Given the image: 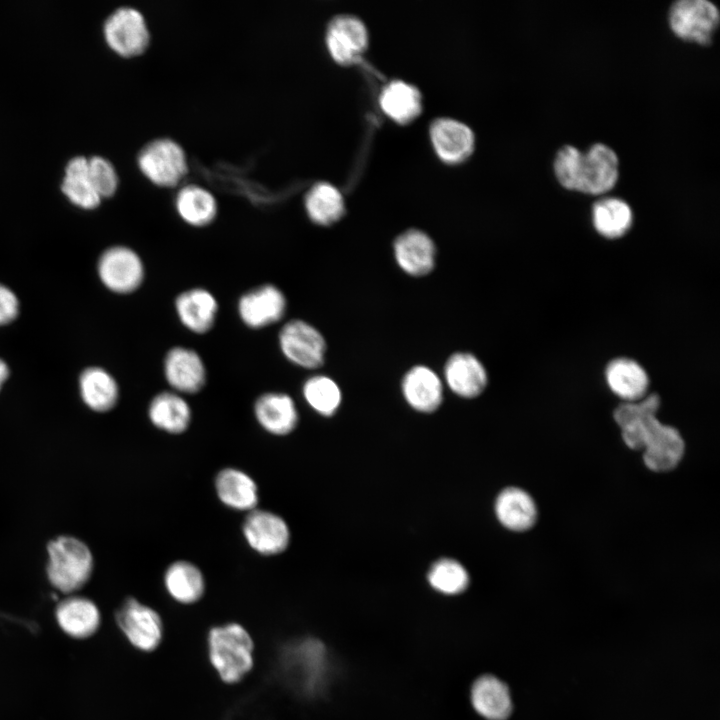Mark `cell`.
<instances>
[{"mask_svg":"<svg viewBox=\"0 0 720 720\" xmlns=\"http://www.w3.org/2000/svg\"><path fill=\"white\" fill-rule=\"evenodd\" d=\"M430 134L437 154L446 162L463 161L473 151V131L459 120L438 118L431 124Z\"/></svg>","mask_w":720,"mask_h":720,"instance_id":"cell-19","label":"cell"},{"mask_svg":"<svg viewBox=\"0 0 720 720\" xmlns=\"http://www.w3.org/2000/svg\"><path fill=\"white\" fill-rule=\"evenodd\" d=\"M163 375L171 390L181 395L200 392L207 382L201 355L187 346H173L163 358Z\"/></svg>","mask_w":720,"mask_h":720,"instance_id":"cell-12","label":"cell"},{"mask_svg":"<svg viewBox=\"0 0 720 720\" xmlns=\"http://www.w3.org/2000/svg\"><path fill=\"white\" fill-rule=\"evenodd\" d=\"M98 273L109 290L118 294H129L141 287L146 270L142 258L135 250L118 245L103 252L98 261Z\"/></svg>","mask_w":720,"mask_h":720,"instance_id":"cell-9","label":"cell"},{"mask_svg":"<svg viewBox=\"0 0 720 720\" xmlns=\"http://www.w3.org/2000/svg\"><path fill=\"white\" fill-rule=\"evenodd\" d=\"M143 174L159 186H175L187 172L186 156L175 141L162 138L147 144L138 156Z\"/></svg>","mask_w":720,"mask_h":720,"instance_id":"cell-10","label":"cell"},{"mask_svg":"<svg viewBox=\"0 0 720 720\" xmlns=\"http://www.w3.org/2000/svg\"><path fill=\"white\" fill-rule=\"evenodd\" d=\"M80 390L87 406L97 412L111 410L119 399L117 382L99 367L88 368L81 374Z\"/></svg>","mask_w":720,"mask_h":720,"instance_id":"cell-31","label":"cell"},{"mask_svg":"<svg viewBox=\"0 0 720 720\" xmlns=\"http://www.w3.org/2000/svg\"><path fill=\"white\" fill-rule=\"evenodd\" d=\"M116 621L137 649L144 652L155 650L163 638V622L156 610L135 598L126 599L116 613Z\"/></svg>","mask_w":720,"mask_h":720,"instance_id":"cell-11","label":"cell"},{"mask_svg":"<svg viewBox=\"0 0 720 720\" xmlns=\"http://www.w3.org/2000/svg\"><path fill=\"white\" fill-rule=\"evenodd\" d=\"M279 668L290 686L305 695L315 694L321 690L327 676L326 648L314 638L290 641L280 651Z\"/></svg>","mask_w":720,"mask_h":720,"instance_id":"cell-4","label":"cell"},{"mask_svg":"<svg viewBox=\"0 0 720 720\" xmlns=\"http://www.w3.org/2000/svg\"><path fill=\"white\" fill-rule=\"evenodd\" d=\"M659 407L660 397L655 393L632 404L624 415L623 436L629 447L643 452L648 469L668 472L681 462L685 443L676 428L658 419Z\"/></svg>","mask_w":720,"mask_h":720,"instance_id":"cell-1","label":"cell"},{"mask_svg":"<svg viewBox=\"0 0 720 720\" xmlns=\"http://www.w3.org/2000/svg\"><path fill=\"white\" fill-rule=\"evenodd\" d=\"M17 314V297L9 288L0 284V325L11 322Z\"/></svg>","mask_w":720,"mask_h":720,"instance_id":"cell-38","label":"cell"},{"mask_svg":"<svg viewBox=\"0 0 720 720\" xmlns=\"http://www.w3.org/2000/svg\"><path fill=\"white\" fill-rule=\"evenodd\" d=\"M667 21L677 38L708 46L718 30L720 12L718 7L708 0H678L670 5Z\"/></svg>","mask_w":720,"mask_h":720,"instance_id":"cell-6","label":"cell"},{"mask_svg":"<svg viewBox=\"0 0 720 720\" xmlns=\"http://www.w3.org/2000/svg\"><path fill=\"white\" fill-rule=\"evenodd\" d=\"M247 544L264 556L280 554L290 542V530L285 520L267 510L248 512L242 525Z\"/></svg>","mask_w":720,"mask_h":720,"instance_id":"cell-14","label":"cell"},{"mask_svg":"<svg viewBox=\"0 0 720 720\" xmlns=\"http://www.w3.org/2000/svg\"><path fill=\"white\" fill-rule=\"evenodd\" d=\"M605 379L610 390L623 402L639 401L648 395V374L633 359L620 357L610 361L605 369Z\"/></svg>","mask_w":720,"mask_h":720,"instance_id":"cell-22","label":"cell"},{"mask_svg":"<svg viewBox=\"0 0 720 720\" xmlns=\"http://www.w3.org/2000/svg\"><path fill=\"white\" fill-rule=\"evenodd\" d=\"M308 405L323 416H331L341 403V391L336 382L325 375L308 378L302 387Z\"/></svg>","mask_w":720,"mask_h":720,"instance_id":"cell-35","label":"cell"},{"mask_svg":"<svg viewBox=\"0 0 720 720\" xmlns=\"http://www.w3.org/2000/svg\"><path fill=\"white\" fill-rule=\"evenodd\" d=\"M104 35L108 45L126 57L142 53L150 38L143 15L131 7L118 8L107 18Z\"/></svg>","mask_w":720,"mask_h":720,"instance_id":"cell-13","label":"cell"},{"mask_svg":"<svg viewBox=\"0 0 720 720\" xmlns=\"http://www.w3.org/2000/svg\"><path fill=\"white\" fill-rule=\"evenodd\" d=\"M428 581L435 590L454 595L466 589L469 576L458 561L445 558L434 563L428 573Z\"/></svg>","mask_w":720,"mask_h":720,"instance_id":"cell-36","label":"cell"},{"mask_svg":"<svg viewBox=\"0 0 720 720\" xmlns=\"http://www.w3.org/2000/svg\"><path fill=\"white\" fill-rule=\"evenodd\" d=\"M592 224L598 234L607 239H618L628 233L633 224L630 205L617 197H605L592 206Z\"/></svg>","mask_w":720,"mask_h":720,"instance_id":"cell-29","label":"cell"},{"mask_svg":"<svg viewBox=\"0 0 720 720\" xmlns=\"http://www.w3.org/2000/svg\"><path fill=\"white\" fill-rule=\"evenodd\" d=\"M56 619L62 630L74 638H86L96 632L100 625V613L89 599L72 596L60 602Z\"/></svg>","mask_w":720,"mask_h":720,"instance_id":"cell-27","label":"cell"},{"mask_svg":"<svg viewBox=\"0 0 720 720\" xmlns=\"http://www.w3.org/2000/svg\"><path fill=\"white\" fill-rule=\"evenodd\" d=\"M47 573L50 583L62 593L83 587L91 576L93 557L79 539L61 536L48 545Z\"/></svg>","mask_w":720,"mask_h":720,"instance_id":"cell-5","label":"cell"},{"mask_svg":"<svg viewBox=\"0 0 720 720\" xmlns=\"http://www.w3.org/2000/svg\"><path fill=\"white\" fill-rule=\"evenodd\" d=\"M305 209L312 222L331 225L344 214L345 204L341 192L331 183L318 182L307 192Z\"/></svg>","mask_w":720,"mask_h":720,"instance_id":"cell-32","label":"cell"},{"mask_svg":"<svg viewBox=\"0 0 720 720\" xmlns=\"http://www.w3.org/2000/svg\"><path fill=\"white\" fill-rule=\"evenodd\" d=\"M208 657L220 679L228 684L241 681L254 665V642L241 625L230 622L208 632Z\"/></svg>","mask_w":720,"mask_h":720,"instance_id":"cell-3","label":"cell"},{"mask_svg":"<svg viewBox=\"0 0 720 720\" xmlns=\"http://www.w3.org/2000/svg\"><path fill=\"white\" fill-rule=\"evenodd\" d=\"M495 512L505 528L516 532L532 528L538 515L533 498L517 487H508L500 492L495 502Z\"/></svg>","mask_w":720,"mask_h":720,"instance_id":"cell-26","label":"cell"},{"mask_svg":"<svg viewBox=\"0 0 720 720\" xmlns=\"http://www.w3.org/2000/svg\"><path fill=\"white\" fill-rule=\"evenodd\" d=\"M419 90L403 81L389 82L380 94V105L392 119L404 123L413 120L421 111Z\"/></svg>","mask_w":720,"mask_h":720,"instance_id":"cell-33","label":"cell"},{"mask_svg":"<svg viewBox=\"0 0 720 720\" xmlns=\"http://www.w3.org/2000/svg\"><path fill=\"white\" fill-rule=\"evenodd\" d=\"M163 581L169 596L181 604H193L205 592V579L201 570L186 560L171 563L165 570Z\"/></svg>","mask_w":720,"mask_h":720,"instance_id":"cell-28","label":"cell"},{"mask_svg":"<svg viewBox=\"0 0 720 720\" xmlns=\"http://www.w3.org/2000/svg\"><path fill=\"white\" fill-rule=\"evenodd\" d=\"M557 182L565 189L589 195L612 190L619 179V158L610 146L597 142L585 152L565 144L553 160Z\"/></svg>","mask_w":720,"mask_h":720,"instance_id":"cell-2","label":"cell"},{"mask_svg":"<svg viewBox=\"0 0 720 720\" xmlns=\"http://www.w3.org/2000/svg\"><path fill=\"white\" fill-rule=\"evenodd\" d=\"M88 177L101 197H109L117 189V173L113 165L103 157L93 156L88 159Z\"/></svg>","mask_w":720,"mask_h":720,"instance_id":"cell-37","label":"cell"},{"mask_svg":"<svg viewBox=\"0 0 720 720\" xmlns=\"http://www.w3.org/2000/svg\"><path fill=\"white\" fill-rule=\"evenodd\" d=\"M394 255L404 272L412 276H423L434 267L436 249L434 242L425 232L410 229L396 238Z\"/></svg>","mask_w":720,"mask_h":720,"instance_id":"cell-18","label":"cell"},{"mask_svg":"<svg viewBox=\"0 0 720 720\" xmlns=\"http://www.w3.org/2000/svg\"><path fill=\"white\" fill-rule=\"evenodd\" d=\"M152 425L170 434L185 432L192 420V410L183 395L172 390L157 393L148 405Z\"/></svg>","mask_w":720,"mask_h":720,"instance_id":"cell-23","label":"cell"},{"mask_svg":"<svg viewBox=\"0 0 720 720\" xmlns=\"http://www.w3.org/2000/svg\"><path fill=\"white\" fill-rule=\"evenodd\" d=\"M175 207L180 218L193 227L211 224L218 210L215 197L197 185L183 187L176 196Z\"/></svg>","mask_w":720,"mask_h":720,"instance_id":"cell-30","label":"cell"},{"mask_svg":"<svg viewBox=\"0 0 720 720\" xmlns=\"http://www.w3.org/2000/svg\"><path fill=\"white\" fill-rule=\"evenodd\" d=\"M402 392L408 404L420 412H433L443 398L438 375L426 366L411 368L402 380Z\"/></svg>","mask_w":720,"mask_h":720,"instance_id":"cell-25","label":"cell"},{"mask_svg":"<svg viewBox=\"0 0 720 720\" xmlns=\"http://www.w3.org/2000/svg\"><path fill=\"white\" fill-rule=\"evenodd\" d=\"M444 377L449 388L464 398L480 395L487 386L488 376L478 358L470 353H455L446 362Z\"/></svg>","mask_w":720,"mask_h":720,"instance_id":"cell-20","label":"cell"},{"mask_svg":"<svg viewBox=\"0 0 720 720\" xmlns=\"http://www.w3.org/2000/svg\"><path fill=\"white\" fill-rule=\"evenodd\" d=\"M9 370L5 362L0 359V388L4 381L7 379Z\"/></svg>","mask_w":720,"mask_h":720,"instance_id":"cell-39","label":"cell"},{"mask_svg":"<svg viewBox=\"0 0 720 720\" xmlns=\"http://www.w3.org/2000/svg\"><path fill=\"white\" fill-rule=\"evenodd\" d=\"M174 309L185 329L196 335H204L216 324L219 303L210 290L204 287H191L175 297Z\"/></svg>","mask_w":720,"mask_h":720,"instance_id":"cell-15","label":"cell"},{"mask_svg":"<svg viewBox=\"0 0 720 720\" xmlns=\"http://www.w3.org/2000/svg\"><path fill=\"white\" fill-rule=\"evenodd\" d=\"M253 412L258 424L272 435H287L298 424L296 404L290 395L283 392L262 393L254 402Z\"/></svg>","mask_w":720,"mask_h":720,"instance_id":"cell-17","label":"cell"},{"mask_svg":"<svg viewBox=\"0 0 720 720\" xmlns=\"http://www.w3.org/2000/svg\"><path fill=\"white\" fill-rule=\"evenodd\" d=\"M287 298L280 287L263 283L242 293L236 309L240 321L249 329L259 330L280 322L287 311Z\"/></svg>","mask_w":720,"mask_h":720,"instance_id":"cell-8","label":"cell"},{"mask_svg":"<svg viewBox=\"0 0 720 720\" xmlns=\"http://www.w3.org/2000/svg\"><path fill=\"white\" fill-rule=\"evenodd\" d=\"M367 42L365 24L354 15H338L328 25L327 47L331 56L339 63L354 61L365 50Z\"/></svg>","mask_w":720,"mask_h":720,"instance_id":"cell-16","label":"cell"},{"mask_svg":"<svg viewBox=\"0 0 720 720\" xmlns=\"http://www.w3.org/2000/svg\"><path fill=\"white\" fill-rule=\"evenodd\" d=\"M215 490L219 500L227 507L250 512L258 504V486L254 479L237 468H224L215 478Z\"/></svg>","mask_w":720,"mask_h":720,"instance_id":"cell-24","label":"cell"},{"mask_svg":"<svg viewBox=\"0 0 720 720\" xmlns=\"http://www.w3.org/2000/svg\"><path fill=\"white\" fill-rule=\"evenodd\" d=\"M471 702L475 711L486 720H507L513 711L508 685L493 675H483L473 683Z\"/></svg>","mask_w":720,"mask_h":720,"instance_id":"cell-21","label":"cell"},{"mask_svg":"<svg viewBox=\"0 0 720 720\" xmlns=\"http://www.w3.org/2000/svg\"><path fill=\"white\" fill-rule=\"evenodd\" d=\"M277 339L280 352L293 365L316 369L324 363L326 341L321 332L307 321H287L279 330Z\"/></svg>","mask_w":720,"mask_h":720,"instance_id":"cell-7","label":"cell"},{"mask_svg":"<svg viewBox=\"0 0 720 720\" xmlns=\"http://www.w3.org/2000/svg\"><path fill=\"white\" fill-rule=\"evenodd\" d=\"M61 188L80 207L92 209L100 204L101 196L88 177V159L83 156L74 157L68 162Z\"/></svg>","mask_w":720,"mask_h":720,"instance_id":"cell-34","label":"cell"}]
</instances>
